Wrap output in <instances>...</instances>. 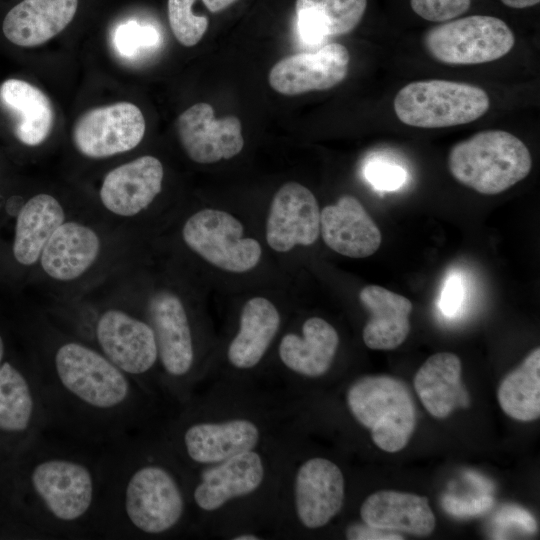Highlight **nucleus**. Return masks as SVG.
Listing matches in <instances>:
<instances>
[{
  "label": "nucleus",
  "mask_w": 540,
  "mask_h": 540,
  "mask_svg": "<svg viewBox=\"0 0 540 540\" xmlns=\"http://www.w3.org/2000/svg\"><path fill=\"white\" fill-rule=\"evenodd\" d=\"M47 431L100 448L145 432L150 392L44 308L25 326Z\"/></svg>",
  "instance_id": "1"
},
{
  "label": "nucleus",
  "mask_w": 540,
  "mask_h": 540,
  "mask_svg": "<svg viewBox=\"0 0 540 540\" xmlns=\"http://www.w3.org/2000/svg\"><path fill=\"white\" fill-rule=\"evenodd\" d=\"M99 448L44 430L0 466V539H101Z\"/></svg>",
  "instance_id": "2"
},
{
  "label": "nucleus",
  "mask_w": 540,
  "mask_h": 540,
  "mask_svg": "<svg viewBox=\"0 0 540 540\" xmlns=\"http://www.w3.org/2000/svg\"><path fill=\"white\" fill-rule=\"evenodd\" d=\"M145 432L99 448L101 539L168 535L186 516L184 486Z\"/></svg>",
  "instance_id": "3"
},
{
  "label": "nucleus",
  "mask_w": 540,
  "mask_h": 540,
  "mask_svg": "<svg viewBox=\"0 0 540 540\" xmlns=\"http://www.w3.org/2000/svg\"><path fill=\"white\" fill-rule=\"evenodd\" d=\"M135 236L77 209L53 232L34 272L55 306L73 302L135 260Z\"/></svg>",
  "instance_id": "4"
},
{
  "label": "nucleus",
  "mask_w": 540,
  "mask_h": 540,
  "mask_svg": "<svg viewBox=\"0 0 540 540\" xmlns=\"http://www.w3.org/2000/svg\"><path fill=\"white\" fill-rule=\"evenodd\" d=\"M447 165L462 185L480 194L496 195L528 176L532 157L515 135L485 130L453 145Z\"/></svg>",
  "instance_id": "5"
},
{
  "label": "nucleus",
  "mask_w": 540,
  "mask_h": 540,
  "mask_svg": "<svg viewBox=\"0 0 540 540\" xmlns=\"http://www.w3.org/2000/svg\"><path fill=\"white\" fill-rule=\"evenodd\" d=\"M347 404L381 450L394 453L408 444L416 427V408L409 389L399 379L362 377L349 387Z\"/></svg>",
  "instance_id": "6"
},
{
  "label": "nucleus",
  "mask_w": 540,
  "mask_h": 540,
  "mask_svg": "<svg viewBox=\"0 0 540 540\" xmlns=\"http://www.w3.org/2000/svg\"><path fill=\"white\" fill-rule=\"evenodd\" d=\"M108 281L144 314L155 333L160 370L171 381V387L182 388L195 363L193 332L182 298L163 287L145 297L138 296L122 283L116 273Z\"/></svg>",
  "instance_id": "7"
},
{
  "label": "nucleus",
  "mask_w": 540,
  "mask_h": 540,
  "mask_svg": "<svg viewBox=\"0 0 540 540\" xmlns=\"http://www.w3.org/2000/svg\"><path fill=\"white\" fill-rule=\"evenodd\" d=\"M393 107L404 124L419 128H444L479 119L490 107L487 93L478 86L430 79L405 85Z\"/></svg>",
  "instance_id": "8"
},
{
  "label": "nucleus",
  "mask_w": 540,
  "mask_h": 540,
  "mask_svg": "<svg viewBox=\"0 0 540 540\" xmlns=\"http://www.w3.org/2000/svg\"><path fill=\"white\" fill-rule=\"evenodd\" d=\"M46 428V411L30 355L19 357L10 351L0 366V466Z\"/></svg>",
  "instance_id": "9"
},
{
  "label": "nucleus",
  "mask_w": 540,
  "mask_h": 540,
  "mask_svg": "<svg viewBox=\"0 0 540 540\" xmlns=\"http://www.w3.org/2000/svg\"><path fill=\"white\" fill-rule=\"evenodd\" d=\"M164 167L155 156L142 155L103 176L90 207L99 217L135 236L136 225L163 189Z\"/></svg>",
  "instance_id": "10"
},
{
  "label": "nucleus",
  "mask_w": 540,
  "mask_h": 540,
  "mask_svg": "<svg viewBox=\"0 0 540 540\" xmlns=\"http://www.w3.org/2000/svg\"><path fill=\"white\" fill-rule=\"evenodd\" d=\"M436 61L450 65H475L498 60L513 48L510 27L493 16L472 15L446 21L429 29L423 39Z\"/></svg>",
  "instance_id": "11"
},
{
  "label": "nucleus",
  "mask_w": 540,
  "mask_h": 540,
  "mask_svg": "<svg viewBox=\"0 0 540 540\" xmlns=\"http://www.w3.org/2000/svg\"><path fill=\"white\" fill-rule=\"evenodd\" d=\"M241 222L228 212L202 209L182 225L186 247L208 263L228 272L242 273L254 268L262 254L259 242L243 237Z\"/></svg>",
  "instance_id": "12"
},
{
  "label": "nucleus",
  "mask_w": 540,
  "mask_h": 540,
  "mask_svg": "<svg viewBox=\"0 0 540 540\" xmlns=\"http://www.w3.org/2000/svg\"><path fill=\"white\" fill-rule=\"evenodd\" d=\"M145 130L141 110L130 102H117L81 115L72 129V142L83 157L103 160L136 148Z\"/></svg>",
  "instance_id": "13"
},
{
  "label": "nucleus",
  "mask_w": 540,
  "mask_h": 540,
  "mask_svg": "<svg viewBox=\"0 0 540 540\" xmlns=\"http://www.w3.org/2000/svg\"><path fill=\"white\" fill-rule=\"evenodd\" d=\"M176 131L186 155L199 164L230 159L244 146L240 120L233 115L216 119L208 103L194 104L180 114Z\"/></svg>",
  "instance_id": "14"
},
{
  "label": "nucleus",
  "mask_w": 540,
  "mask_h": 540,
  "mask_svg": "<svg viewBox=\"0 0 540 540\" xmlns=\"http://www.w3.org/2000/svg\"><path fill=\"white\" fill-rule=\"evenodd\" d=\"M350 56L339 43L322 46L316 52H301L279 60L270 70L272 89L286 96L327 90L347 76Z\"/></svg>",
  "instance_id": "15"
},
{
  "label": "nucleus",
  "mask_w": 540,
  "mask_h": 540,
  "mask_svg": "<svg viewBox=\"0 0 540 540\" xmlns=\"http://www.w3.org/2000/svg\"><path fill=\"white\" fill-rule=\"evenodd\" d=\"M320 234V210L314 194L297 182H287L275 193L266 223V240L277 252L296 245H312Z\"/></svg>",
  "instance_id": "16"
},
{
  "label": "nucleus",
  "mask_w": 540,
  "mask_h": 540,
  "mask_svg": "<svg viewBox=\"0 0 540 540\" xmlns=\"http://www.w3.org/2000/svg\"><path fill=\"white\" fill-rule=\"evenodd\" d=\"M175 439L186 460L209 465L253 450L260 431L254 422L242 418L219 423L186 422L177 429Z\"/></svg>",
  "instance_id": "17"
},
{
  "label": "nucleus",
  "mask_w": 540,
  "mask_h": 540,
  "mask_svg": "<svg viewBox=\"0 0 540 540\" xmlns=\"http://www.w3.org/2000/svg\"><path fill=\"white\" fill-rule=\"evenodd\" d=\"M344 477L332 461L313 457L298 468L294 481L296 514L306 528L316 529L329 523L344 502Z\"/></svg>",
  "instance_id": "18"
},
{
  "label": "nucleus",
  "mask_w": 540,
  "mask_h": 540,
  "mask_svg": "<svg viewBox=\"0 0 540 540\" xmlns=\"http://www.w3.org/2000/svg\"><path fill=\"white\" fill-rule=\"evenodd\" d=\"M77 209L49 192H38L29 197L15 216L11 245L15 263L34 273L53 232Z\"/></svg>",
  "instance_id": "19"
},
{
  "label": "nucleus",
  "mask_w": 540,
  "mask_h": 540,
  "mask_svg": "<svg viewBox=\"0 0 540 540\" xmlns=\"http://www.w3.org/2000/svg\"><path fill=\"white\" fill-rule=\"evenodd\" d=\"M320 233L330 249L350 258L371 256L382 241L378 226L352 195H343L322 209Z\"/></svg>",
  "instance_id": "20"
},
{
  "label": "nucleus",
  "mask_w": 540,
  "mask_h": 540,
  "mask_svg": "<svg viewBox=\"0 0 540 540\" xmlns=\"http://www.w3.org/2000/svg\"><path fill=\"white\" fill-rule=\"evenodd\" d=\"M263 479L261 456L254 450L243 452L203 470L193 488L192 500L200 510L211 512L229 500L254 492Z\"/></svg>",
  "instance_id": "21"
},
{
  "label": "nucleus",
  "mask_w": 540,
  "mask_h": 540,
  "mask_svg": "<svg viewBox=\"0 0 540 540\" xmlns=\"http://www.w3.org/2000/svg\"><path fill=\"white\" fill-rule=\"evenodd\" d=\"M78 0H23L5 16L4 36L21 47L46 43L74 18Z\"/></svg>",
  "instance_id": "22"
},
{
  "label": "nucleus",
  "mask_w": 540,
  "mask_h": 540,
  "mask_svg": "<svg viewBox=\"0 0 540 540\" xmlns=\"http://www.w3.org/2000/svg\"><path fill=\"white\" fill-rule=\"evenodd\" d=\"M360 515L368 525L418 536L431 534L436 524L427 497L393 490L369 495L361 505Z\"/></svg>",
  "instance_id": "23"
},
{
  "label": "nucleus",
  "mask_w": 540,
  "mask_h": 540,
  "mask_svg": "<svg viewBox=\"0 0 540 540\" xmlns=\"http://www.w3.org/2000/svg\"><path fill=\"white\" fill-rule=\"evenodd\" d=\"M461 373V360L451 352H439L430 356L416 372L414 388L423 406L433 417L443 419L455 409L470 405Z\"/></svg>",
  "instance_id": "24"
},
{
  "label": "nucleus",
  "mask_w": 540,
  "mask_h": 540,
  "mask_svg": "<svg viewBox=\"0 0 540 540\" xmlns=\"http://www.w3.org/2000/svg\"><path fill=\"white\" fill-rule=\"evenodd\" d=\"M359 300L370 312L363 328V341L373 350H392L400 346L410 331L411 301L378 285H367Z\"/></svg>",
  "instance_id": "25"
},
{
  "label": "nucleus",
  "mask_w": 540,
  "mask_h": 540,
  "mask_svg": "<svg viewBox=\"0 0 540 540\" xmlns=\"http://www.w3.org/2000/svg\"><path fill=\"white\" fill-rule=\"evenodd\" d=\"M0 104L14 118V134L27 146H38L49 136L54 123L50 99L36 86L21 79L0 85Z\"/></svg>",
  "instance_id": "26"
},
{
  "label": "nucleus",
  "mask_w": 540,
  "mask_h": 540,
  "mask_svg": "<svg viewBox=\"0 0 540 540\" xmlns=\"http://www.w3.org/2000/svg\"><path fill=\"white\" fill-rule=\"evenodd\" d=\"M302 331L303 337L289 333L281 339L280 359L287 368L300 375L322 376L334 360L339 344L338 333L320 317L307 319Z\"/></svg>",
  "instance_id": "27"
},
{
  "label": "nucleus",
  "mask_w": 540,
  "mask_h": 540,
  "mask_svg": "<svg viewBox=\"0 0 540 540\" xmlns=\"http://www.w3.org/2000/svg\"><path fill=\"white\" fill-rule=\"evenodd\" d=\"M280 325L275 305L264 297L249 299L243 306L239 330L227 351L229 362L238 369L256 366L266 353Z\"/></svg>",
  "instance_id": "28"
},
{
  "label": "nucleus",
  "mask_w": 540,
  "mask_h": 540,
  "mask_svg": "<svg viewBox=\"0 0 540 540\" xmlns=\"http://www.w3.org/2000/svg\"><path fill=\"white\" fill-rule=\"evenodd\" d=\"M366 7L367 0H296L301 39L317 44L326 37L347 34L360 23Z\"/></svg>",
  "instance_id": "29"
},
{
  "label": "nucleus",
  "mask_w": 540,
  "mask_h": 540,
  "mask_svg": "<svg viewBox=\"0 0 540 540\" xmlns=\"http://www.w3.org/2000/svg\"><path fill=\"white\" fill-rule=\"evenodd\" d=\"M497 397L502 410L519 421L540 416V348H534L522 363L501 381Z\"/></svg>",
  "instance_id": "30"
},
{
  "label": "nucleus",
  "mask_w": 540,
  "mask_h": 540,
  "mask_svg": "<svg viewBox=\"0 0 540 540\" xmlns=\"http://www.w3.org/2000/svg\"><path fill=\"white\" fill-rule=\"evenodd\" d=\"M195 0H168V19L177 41L186 47L196 45L208 28L206 16L193 14Z\"/></svg>",
  "instance_id": "31"
},
{
  "label": "nucleus",
  "mask_w": 540,
  "mask_h": 540,
  "mask_svg": "<svg viewBox=\"0 0 540 540\" xmlns=\"http://www.w3.org/2000/svg\"><path fill=\"white\" fill-rule=\"evenodd\" d=\"M159 34L152 26H142L130 21L120 25L115 31L114 43L117 51L126 57H132L140 50L156 46Z\"/></svg>",
  "instance_id": "32"
},
{
  "label": "nucleus",
  "mask_w": 540,
  "mask_h": 540,
  "mask_svg": "<svg viewBox=\"0 0 540 540\" xmlns=\"http://www.w3.org/2000/svg\"><path fill=\"white\" fill-rule=\"evenodd\" d=\"M472 0H410L412 10L432 22H446L465 13Z\"/></svg>",
  "instance_id": "33"
},
{
  "label": "nucleus",
  "mask_w": 540,
  "mask_h": 540,
  "mask_svg": "<svg viewBox=\"0 0 540 540\" xmlns=\"http://www.w3.org/2000/svg\"><path fill=\"white\" fill-rule=\"evenodd\" d=\"M367 180L378 190L392 191L400 188L406 180L405 170L397 164L373 160L365 167Z\"/></svg>",
  "instance_id": "34"
},
{
  "label": "nucleus",
  "mask_w": 540,
  "mask_h": 540,
  "mask_svg": "<svg viewBox=\"0 0 540 540\" xmlns=\"http://www.w3.org/2000/svg\"><path fill=\"white\" fill-rule=\"evenodd\" d=\"M493 502L491 496L459 499L451 495H446L441 500L443 509L448 514L456 517H468L483 514L493 506Z\"/></svg>",
  "instance_id": "35"
},
{
  "label": "nucleus",
  "mask_w": 540,
  "mask_h": 540,
  "mask_svg": "<svg viewBox=\"0 0 540 540\" xmlns=\"http://www.w3.org/2000/svg\"><path fill=\"white\" fill-rule=\"evenodd\" d=\"M495 522L502 525L515 524L519 529L528 533H534L537 530V524L533 516L515 505L504 506L495 516Z\"/></svg>",
  "instance_id": "36"
},
{
  "label": "nucleus",
  "mask_w": 540,
  "mask_h": 540,
  "mask_svg": "<svg viewBox=\"0 0 540 540\" xmlns=\"http://www.w3.org/2000/svg\"><path fill=\"white\" fill-rule=\"evenodd\" d=\"M463 284L459 276H451L443 288L440 298V308L447 316L457 313L463 300Z\"/></svg>",
  "instance_id": "37"
},
{
  "label": "nucleus",
  "mask_w": 540,
  "mask_h": 540,
  "mask_svg": "<svg viewBox=\"0 0 540 540\" xmlns=\"http://www.w3.org/2000/svg\"><path fill=\"white\" fill-rule=\"evenodd\" d=\"M350 540H402L401 533L384 530L364 523H354L345 532Z\"/></svg>",
  "instance_id": "38"
},
{
  "label": "nucleus",
  "mask_w": 540,
  "mask_h": 540,
  "mask_svg": "<svg viewBox=\"0 0 540 540\" xmlns=\"http://www.w3.org/2000/svg\"><path fill=\"white\" fill-rule=\"evenodd\" d=\"M235 1L237 0H202L203 4L207 7V9L213 13H217L226 9Z\"/></svg>",
  "instance_id": "39"
},
{
  "label": "nucleus",
  "mask_w": 540,
  "mask_h": 540,
  "mask_svg": "<svg viewBox=\"0 0 540 540\" xmlns=\"http://www.w3.org/2000/svg\"><path fill=\"white\" fill-rule=\"evenodd\" d=\"M501 2L514 9H524L537 5L540 0H501Z\"/></svg>",
  "instance_id": "40"
},
{
  "label": "nucleus",
  "mask_w": 540,
  "mask_h": 540,
  "mask_svg": "<svg viewBox=\"0 0 540 540\" xmlns=\"http://www.w3.org/2000/svg\"><path fill=\"white\" fill-rule=\"evenodd\" d=\"M466 476L475 484L480 486L484 490H492L493 485L487 481V479L482 478L481 476L475 474V473H467Z\"/></svg>",
  "instance_id": "41"
},
{
  "label": "nucleus",
  "mask_w": 540,
  "mask_h": 540,
  "mask_svg": "<svg viewBox=\"0 0 540 540\" xmlns=\"http://www.w3.org/2000/svg\"><path fill=\"white\" fill-rule=\"evenodd\" d=\"M10 351L11 350L8 347V344H7V341H6V338H5V334L0 329V366L2 365V363L5 361V359L9 355Z\"/></svg>",
  "instance_id": "42"
},
{
  "label": "nucleus",
  "mask_w": 540,
  "mask_h": 540,
  "mask_svg": "<svg viewBox=\"0 0 540 540\" xmlns=\"http://www.w3.org/2000/svg\"><path fill=\"white\" fill-rule=\"evenodd\" d=\"M234 540H258L260 537H257L254 534H241L233 537Z\"/></svg>",
  "instance_id": "43"
}]
</instances>
